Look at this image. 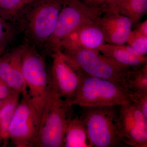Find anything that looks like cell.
<instances>
[{
  "mask_svg": "<svg viewBox=\"0 0 147 147\" xmlns=\"http://www.w3.org/2000/svg\"><path fill=\"white\" fill-rule=\"evenodd\" d=\"M137 29L142 34L147 36V19L138 25Z\"/></svg>",
  "mask_w": 147,
  "mask_h": 147,
  "instance_id": "25",
  "label": "cell"
},
{
  "mask_svg": "<svg viewBox=\"0 0 147 147\" xmlns=\"http://www.w3.org/2000/svg\"><path fill=\"white\" fill-rule=\"evenodd\" d=\"M102 55L111 58L118 63L132 69L147 64L146 56H142L128 45H113L105 43L98 49Z\"/></svg>",
  "mask_w": 147,
  "mask_h": 147,
  "instance_id": "14",
  "label": "cell"
},
{
  "mask_svg": "<svg viewBox=\"0 0 147 147\" xmlns=\"http://www.w3.org/2000/svg\"><path fill=\"white\" fill-rule=\"evenodd\" d=\"M3 100H1L0 99V107H1V105L2 104Z\"/></svg>",
  "mask_w": 147,
  "mask_h": 147,
  "instance_id": "29",
  "label": "cell"
},
{
  "mask_svg": "<svg viewBox=\"0 0 147 147\" xmlns=\"http://www.w3.org/2000/svg\"><path fill=\"white\" fill-rule=\"evenodd\" d=\"M21 68L30 100L41 115L50 89V75L45 59L36 46L25 39L20 46Z\"/></svg>",
  "mask_w": 147,
  "mask_h": 147,
  "instance_id": "4",
  "label": "cell"
},
{
  "mask_svg": "<svg viewBox=\"0 0 147 147\" xmlns=\"http://www.w3.org/2000/svg\"><path fill=\"white\" fill-rule=\"evenodd\" d=\"M64 147H92L86 128L79 117L69 119L64 139Z\"/></svg>",
  "mask_w": 147,
  "mask_h": 147,
  "instance_id": "15",
  "label": "cell"
},
{
  "mask_svg": "<svg viewBox=\"0 0 147 147\" xmlns=\"http://www.w3.org/2000/svg\"><path fill=\"white\" fill-rule=\"evenodd\" d=\"M135 94L126 85L82 75L81 83L70 104L82 107L120 106L134 102Z\"/></svg>",
  "mask_w": 147,
  "mask_h": 147,
  "instance_id": "2",
  "label": "cell"
},
{
  "mask_svg": "<svg viewBox=\"0 0 147 147\" xmlns=\"http://www.w3.org/2000/svg\"><path fill=\"white\" fill-rule=\"evenodd\" d=\"M63 0H34L24 5L18 26L25 39L37 46L44 45L55 30Z\"/></svg>",
  "mask_w": 147,
  "mask_h": 147,
  "instance_id": "1",
  "label": "cell"
},
{
  "mask_svg": "<svg viewBox=\"0 0 147 147\" xmlns=\"http://www.w3.org/2000/svg\"><path fill=\"white\" fill-rule=\"evenodd\" d=\"M100 15L99 9L87 5L82 0H63L52 36L45 46L51 53L60 50L69 35L87 21H95Z\"/></svg>",
  "mask_w": 147,
  "mask_h": 147,
  "instance_id": "7",
  "label": "cell"
},
{
  "mask_svg": "<svg viewBox=\"0 0 147 147\" xmlns=\"http://www.w3.org/2000/svg\"><path fill=\"white\" fill-rule=\"evenodd\" d=\"M0 79L13 90L21 94L27 92L21 68L20 47L0 57Z\"/></svg>",
  "mask_w": 147,
  "mask_h": 147,
  "instance_id": "13",
  "label": "cell"
},
{
  "mask_svg": "<svg viewBox=\"0 0 147 147\" xmlns=\"http://www.w3.org/2000/svg\"><path fill=\"white\" fill-rule=\"evenodd\" d=\"M95 22L103 33L106 43L113 45L125 44L133 25L128 17L114 11L102 13Z\"/></svg>",
  "mask_w": 147,
  "mask_h": 147,
  "instance_id": "12",
  "label": "cell"
},
{
  "mask_svg": "<svg viewBox=\"0 0 147 147\" xmlns=\"http://www.w3.org/2000/svg\"><path fill=\"white\" fill-rule=\"evenodd\" d=\"M21 94L13 90L9 96L3 100L0 107V138L4 141L9 138V127L20 101Z\"/></svg>",
  "mask_w": 147,
  "mask_h": 147,
  "instance_id": "16",
  "label": "cell"
},
{
  "mask_svg": "<svg viewBox=\"0 0 147 147\" xmlns=\"http://www.w3.org/2000/svg\"><path fill=\"white\" fill-rule=\"evenodd\" d=\"M2 80H1V79H0V83H1L2 82Z\"/></svg>",
  "mask_w": 147,
  "mask_h": 147,
  "instance_id": "31",
  "label": "cell"
},
{
  "mask_svg": "<svg viewBox=\"0 0 147 147\" xmlns=\"http://www.w3.org/2000/svg\"><path fill=\"white\" fill-rule=\"evenodd\" d=\"M14 35V26L0 16V51L4 52Z\"/></svg>",
  "mask_w": 147,
  "mask_h": 147,
  "instance_id": "20",
  "label": "cell"
},
{
  "mask_svg": "<svg viewBox=\"0 0 147 147\" xmlns=\"http://www.w3.org/2000/svg\"><path fill=\"white\" fill-rule=\"evenodd\" d=\"M125 84L128 90L133 93H147V64L131 70Z\"/></svg>",
  "mask_w": 147,
  "mask_h": 147,
  "instance_id": "18",
  "label": "cell"
},
{
  "mask_svg": "<svg viewBox=\"0 0 147 147\" xmlns=\"http://www.w3.org/2000/svg\"><path fill=\"white\" fill-rule=\"evenodd\" d=\"M24 2V5L28 4L34 1V0H23Z\"/></svg>",
  "mask_w": 147,
  "mask_h": 147,
  "instance_id": "27",
  "label": "cell"
},
{
  "mask_svg": "<svg viewBox=\"0 0 147 147\" xmlns=\"http://www.w3.org/2000/svg\"><path fill=\"white\" fill-rule=\"evenodd\" d=\"M13 91L7 84L2 81L0 83V99L3 100L7 98Z\"/></svg>",
  "mask_w": 147,
  "mask_h": 147,
  "instance_id": "24",
  "label": "cell"
},
{
  "mask_svg": "<svg viewBox=\"0 0 147 147\" xmlns=\"http://www.w3.org/2000/svg\"><path fill=\"white\" fill-rule=\"evenodd\" d=\"M50 87L33 147H63L66 128L72 117V107Z\"/></svg>",
  "mask_w": 147,
  "mask_h": 147,
  "instance_id": "3",
  "label": "cell"
},
{
  "mask_svg": "<svg viewBox=\"0 0 147 147\" xmlns=\"http://www.w3.org/2000/svg\"><path fill=\"white\" fill-rule=\"evenodd\" d=\"M3 52H2V51H0V57L3 55Z\"/></svg>",
  "mask_w": 147,
  "mask_h": 147,
  "instance_id": "30",
  "label": "cell"
},
{
  "mask_svg": "<svg viewBox=\"0 0 147 147\" xmlns=\"http://www.w3.org/2000/svg\"><path fill=\"white\" fill-rule=\"evenodd\" d=\"M118 12L137 23L147 12V0H122Z\"/></svg>",
  "mask_w": 147,
  "mask_h": 147,
  "instance_id": "17",
  "label": "cell"
},
{
  "mask_svg": "<svg viewBox=\"0 0 147 147\" xmlns=\"http://www.w3.org/2000/svg\"><path fill=\"white\" fill-rule=\"evenodd\" d=\"M100 1V0H91V6L96 7V8H98V7Z\"/></svg>",
  "mask_w": 147,
  "mask_h": 147,
  "instance_id": "26",
  "label": "cell"
},
{
  "mask_svg": "<svg viewBox=\"0 0 147 147\" xmlns=\"http://www.w3.org/2000/svg\"><path fill=\"white\" fill-rule=\"evenodd\" d=\"M134 94L135 98L133 102L147 118V93Z\"/></svg>",
  "mask_w": 147,
  "mask_h": 147,
  "instance_id": "23",
  "label": "cell"
},
{
  "mask_svg": "<svg viewBox=\"0 0 147 147\" xmlns=\"http://www.w3.org/2000/svg\"><path fill=\"white\" fill-rule=\"evenodd\" d=\"M119 106L83 107L80 117L92 147L126 146L119 130Z\"/></svg>",
  "mask_w": 147,
  "mask_h": 147,
  "instance_id": "5",
  "label": "cell"
},
{
  "mask_svg": "<svg viewBox=\"0 0 147 147\" xmlns=\"http://www.w3.org/2000/svg\"><path fill=\"white\" fill-rule=\"evenodd\" d=\"M24 5L23 0H0V16L13 26H18Z\"/></svg>",
  "mask_w": 147,
  "mask_h": 147,
  "instance_id": "19",
  "label": "cell"
},
{
  "mask_svg": "<svg viewBox=\"0 0 147 147\" xmlns=\"http://www.w3.org/2000/svg\"><path fill=\"white\" fill-rule=\"evenodd\" d=\"M120 134L126 146L147 147V118L134 102L119 106Z\"/></svg>",
  "mask_w": 147,
  "mask_h": 147,
  "instance_id": "10",
  "label": "cell"
},
{
  "mask_svg": "<svg viewBox=\"0 0 147 147\" xmlns=\"http://www.w3.org/2000/svg\"><path fill=\"white\" fill-rule=\"evenodd\" d=\"M81 75L101 78L125 84L133 69L120 64L98 51L61 50Z\"/></svg>",
  "mask_w": 147,
  "mask_h": 147,
  "instance_id": "6",
  "label": "cell"
},
{
  "mask_svg": "<svg viewBox=\"0 0 147 147\" xmlns=\"http://www.w3.org/2000/svg\"><path fill=\"white\" fill-rule=\"evenodd\" d=\"M51 56L53 64L50 74V87L70 104L79 88L82 75L61 50L53 52Z\"/></svg>",
  "mask_w": 147,
  "mask_h": 147,
  "instance_id": "9",
  "label": "cell"
},
{
  "mask_svg": "<svg viewBox=\"0 0 147 147\" xmlns=\"http://www.w3.org/2000/svg\"><path fill=\"white\" fill-rule=\"evenodd\" d=\"M127 43L142 56L147 54V36L144 35L135 29L131 30Z\"/></svg>",
  "mask_w": 147,
  "mask_h": 147,
  "instance_id": "21",
  "label": "cell"
},
{
  "mask_svg": "<svg viewBox=\"0 0 147 147\" xmlns=\"http://www.w3.org/2000/svg\"><path fill=\"white\" fill-rule=\"evenodd\" d=\"M87 5L90 6L91 0H82Z\"/></svg>",
  "mask_w": 147,
  "mask_h": 147,
  "instance_id": "28",
  "label": "cell"
},
{
  "mask_svg": "<svg viewBox=\"0 0 147 147\" xmlns=\"http://www.w3.org/2000/svg\"><path fill=\"white\" fill-rule=\"evenodd\" d=\"M9 127V138L16 147H33L39 130L41 115L28 93L22 94Z\"/></svg>",
  "mask_w": 147,
  "mask_h": 147,
  "instance_id": "8",
  "label": "cell"
},
{
  "mask_svg": "<svg viewBox=\"0 0 147 147\" xmlns=\"http://www.w3.org/2000/svg\"><path fill=\"white\" fill-rule=\"evenodd\" d=\"M95 21H87L72 32L62 42L60 50L98 51L106 42Z\"/></svg>",
  "mask_w": 147,
  "mask_h": 147,
  "instance_id": "11",
  "label": "cell"
},
{
  "mask_svg": "<svg viewBox=\"0 0 147 147\" xmlns=\"http://www.w3.org/2000/svg\"><path fill=\"white\" fill-rule=\"evenodd\" d=\"M122 0H100L98 8L100 14L107 11L118 12L120 4Z\"/></svg>",
  "mask_w": 147,
  "mask_h": 147,
  "instance_id": "22",
  "label": "cell"
}]
</instances>
